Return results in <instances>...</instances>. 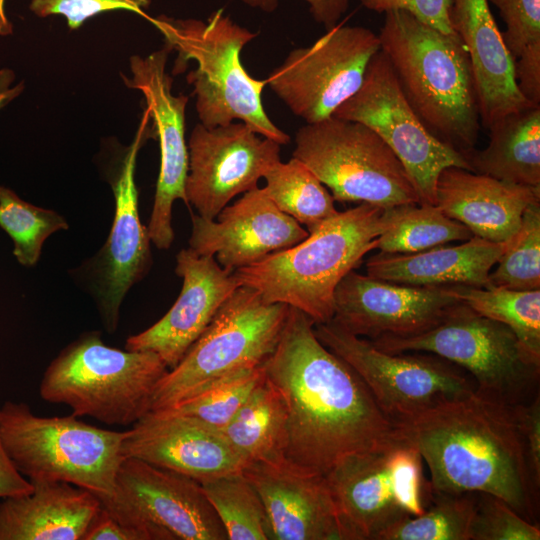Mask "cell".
I'll list each match as a JSON object with an SVG mask.
<instances>
[{"mask_svg": "<svg viewBox=\"0 0 540 540\" xmlns=\"http://www.w3.org/2000/svg\"><path fill=\"white\" fill-rule=\"evenodd\" d=\"M280 146L241 121L213 128L196 124L187 144L188 204L202 218L214 220L232 198L258 187L281 161Z\"/></svg>", "mask_w": 540, "mask_h": 540, "instance_id": "2e32d148", "label": "cell"}, {"mask_svg": "<svg viewBox=\"0 0 540 540\" xmlns=\"http://www.w3.org/2000/svg\"><path fill=\"white\" fill-rule=\"evenodd\" d=\"M461 302L450 286L415 287L352 270L334 291L330 321L370 340L412 336L434 327Z\"/></svg>", "mask_w": 540, "mask_h": 540, "instance_id": "ac0fdd59", "label": "cell"}, {"mask_svg": "<svg viewBox=\"0 0 540 540\" xmlns=\"http://www.w3.org/2000/svg\"><path fill=\"white\" fill-rule=\"evenodd\" d=\"M513 416L521 437L530 484L535 496L540 489V397L512 405Z\"/></svg>", "mask_w": 540, "mask_h": 540, "instance_id": "60d3db41", "label": "cell"}, {"mask_svg": "<svg viewBox=\"0 0 540 540\" xmlns=\"http://www.w3.org/2000/svg\"><path fill=\"white\" fill-rule=\"evenodd\" d=\"M289 306L241 285L220 306L183 358L157 383L152 412L165 411L213 382L263 365L275 349Z\"/></svg>", "mask_w": 540, "mask_h": 540, "instance_id": "ba28073f", "label": "cell"}, {"mask_svg": "<svg viewBox=\"0 0 540 540\" xmlns=\"http://www.w3.org/2000/svg\"><path fill=\"white\" fill-rule=\"evenodd\" d=\"M377 13L403 10L445 34H455L449 19L451 0H360Z\"/></svg>", "mask_w": 540, "mask_h": 540, "instance_id": "b9f144b4", "label": "cell"}, {"mask_svg": "<svg viewBox=\"0 0 540 540\" xmlns=\"http://www.w3.org/2000/svg\"><path fill=\"white\" fill-rule=\"evenodd\" d=\"M191 218L189 248L198 255L216 257L220 266L231 272L290 248L309 235L259 187L224 207L217 220L198 214H192Z\"/></svg>", "mask_w": 540, "mask_h": 540, "instance_id": "d6986e66", "label": "cell"}, {"mask_svg": "<svg viewBox=\"0 0 540 540\" xmlns=\"http://www.w3.org/2000/svg\"><path fill=\"white\" fill-rule=\"evenodd\" d=\"M166 45L147 56L130 57V77L122 75L126 87L139 91L146 102L153 131L159 141L160 170L153 209L147 228L150 241L168 249L174 240L172 207L177 199L189 206L185 194L188 147L185 139V111L188 97L172 93L173 78L166 71Z\"/></svg>", "mask_w": 540, "mask_h": 540, "instance_id": "e0dca14e", "label": "cell"}, {"mask_svg": "<svg viewBox=\"0 0 540 540\" xmlns=\"http://www.w3.org/2000/svg\"><path fill=\"white\" fill-rule=\"evenodd\" d=\"M168 370L156 353L107 346L93 331L51 361L39 393L46 402L69 406L77 417L133 425L150 412L154 389Z\"/></svg>", "mask_w": 540, "mask_h": 540, "instance_id": "8992f818", "label": "cell"}, {"mask_svg": "<svg viewBox=\"0 0 540 540\" xmlns=\"http://www.w3.org/2000/svg\"><path fill=\"white\" fill-rule=\"evenodd\" d=\"M401 90L427 129L463 156L475 148L481 122L465 45L409 12L388 11L380 34Z\"/></svg>", "mask_w": 540, "mask_h": 540, "instance_id": "3957f363", "label": "cell"}, {"mask_svg": "<svg viewBox=\"0 0 540 540\" xmlns=\"http://www.w3.org/2000/svg\"><path fill=\"white\" fill-rule=\"evenodd\" d=\"M470 540H539V526L517 513L502 499L477 493Z\"/></svg>", "mask_w": 540, "mask_h": 540, "instance_id": "74e56055", "label": "cell"}, {"mask_svg": "<svg viewBox=\"0 0 540 540\" xmlns=\"http://www.w3.org/2000/svg\"><path fill=\"white\" fill-rule=\"evenodd\" d=\"M98 499L116 520L153 540H228L199 482L136 458L122 460L113 494Z\"/></svg>", "mask_w": 540, "mask_h": 540, "instance_id": "9a60e30c", "label": "cell"}, {"mask_svg": "<svg viewBox=\"0 0 540 540\" xmlns=\"http://www.w3.org/2000/svg\"><path fill=\"white\" fill-rule=\"evenodd\" d=\"M400 427L425 460L433 493L490 494L529 521L535 514L537 497L512 405L475 390Z\"/></svg>", "mask_w": 540, "mask_h": 540, "instance_id": "7a4b0ae2", "label": "cell"}, {"mask_svg": "<svg viewBox=\"0 0 540 540\" xmlns=\"http://www.w3.org/2000/svg\"><path fill=\"white\" fill-rule=\"evenodd\" d=\"M486 148L464 155L471 171L509 183L540 187V105L508 113L489 128Z\"/></svg>", "mask_w": 540, "mask_h": 540, "instance_id": "83f0119b", "label": "cell"}, {"mask_svg": "<svg viewBox=\"0 0 540 540\" xmlns=\"http://www.w3.org/2000/svg\"><path fill=\"white\" fill-rule=\"evenodd\" d=\"M200 485L228 540H271L263 503L242 472L219 476Z\"/></svg>", "mask_w": 540, "mask_h": 540, "instance_id": "d6a6232c", "label": "cell"}, {"mask_svg": "<svg viewBox=\"0 0 540 540\" xmlns=\"http://www.w3.org/2000/svg\"><path fill=\"white\" fill-rule=\"evenodd\" d=\"M449 19L470 58L481 125L488 129L504 115L532 106L517 88L514 61L488 0H451Z\"/></svg>", "mask_w": 540, "mask_h": 540, "instance_id": "d4e9b609", "label": "cell"}, {"mask_svg": "<svg viewBox=\"0 0 540 540\" xmlns=\"http://www.w3.org/2000/svg\"><path fill=\"white\" fill-rule=\"evenodd\" d=\"M151 0H31L29 8L37 17L62 15L70 30L79 29L90 18L105 12L125 10L148 17Z\"/></svg>", "mask_w": 540, "mask_h": 540, "instance_id": "f35d334b", "label": "cell"}, {"mask_svg": "<svg viewBox=\"0 0 540 540\" xmlns=\"http://www.w3.org/2000/svg\"><path fill=\"white\" fill-rule=\"evenodd\" d=\"M147 19L162 34L165 45L177 52L175 74L183 72L188 61L197 63L187 81L193 85L202 125L213 128L238 120L280 145L290 142V136L264 109L266 79L253 78L241 63V51L256 33L235 23L222 10L213 12L206 21L166 15Z\"/></svg>", "mask_w": 540, "mask_h": 540, "instance_id": "5b68a950", "label": "cell"}, {"mask_svg": "<svg viewBox=\"0 0 540 540\" xmlns=\"http://www.w3.org/2000/svg\"><path fill=\"white\" fill-rule=\"evenodd\" d=\"M0 432L8 456L29 481H62L98 498L113 494L126 431L98 428L73 414L42 417L25 403L6 401Z\"/></svg>", "mask_w": 540, "mask_h": 540, "instance_id": "52a82bcc", "label": "cell"}, {"mask_svg": "<svg viewBox=\"0 0 540 540\" xmlns=\"http://www.w3.org/2000/svg\"><path fill=\"white\" fill-rule=\"evenodd\" d=\"M450 287L471 309L509 327L527 354L540 364V289Z\"/></svg>", "mask_w": 540, "mask_h": 540, "instance_id": "4dcf8cb0", "label": "cell"}, {"mask_svg": "<svg viewBox=\"0 0 540 540\" xmlns=\"http://www.w3.org/2000/svg\"><path fill=\"white\" fill-rule=\"evenodd\" d=\"M422 456L406 437L349 455L326 475L342 540H376L394 523L421 515L433 501Z\"/></svg>", "mask_w": 540, "mask_h": 540, "instance_id": "9c48e42d", "label": "cell"}, {"mask_svg": "<svg viewBox=\"0 0 540 540\" xmlns=\"http://www.w3.org/2000/svg\"><path fill=\"white\" fill-rule=\"evenodd\" d=\"M242 474L263 503L271 540H342L325 476L286 460L250 462Z\"/></svg>", "mask_w": 540, "mask_h": 540, "instance_id": "603a6c76", "label": "cell"}, {"mask_svg": "<svg viewBox=\"0 0 540 540\" xmlns=\"http://www.w3.org/2000/svg\"><path fill=\"white\" fill-rule=\"evenodd\" d=\"M473 236L465 225L446 216L436 205L403 204L397 206L393 225L377 238L375 249L385 254H409Z\"/></svg>", "mask_w": 540, "mask_h": 540, "instance_id": "1f68e13d", "label": "cell"}, {"mask_svg": "<svg viewBox=\"0 0 540 540\" xmlns=\"http://www.w3.org/2000/svg\"><path fill=\"white\" fill-rule=\"evenodd\" d=\"M333 116L375 131L404 166L420 204L436 205V183L447 167L471 171L464 156L436 138L406 100L385 54L371 59L358 91Z\"/></svg>", "mask_w": 540, "mask_h": 540, "instance_id": "4fadbf2b", "label": "cell"}, {"mask_svg": "<svg viewBox=\"0 0 540 540\" xmlns=\"http://www.w3.org/2000/svg\"><path fill=\"white\" fill-rule=\"evenodd\" d=\"M327 186L334 200L391 208L420 203L404 166L368 126L330 116L305 124L292 153Z\"/></svg>", "mask_w": 540, "mask_h": 540, "instance_id": "8fae6325", "label": "cell"}, {"mask_svg": "<svg viewBox=\"0 0 540 540\" xmlns=\"http://www.w3.org/2000/svg\"><path fill=\"white\" fill-rule=\"evenodd\" d=\"M476 493L436 494L418 516H408L383 530L376 540H470Z\"/></svg>", "mask_w": 540, "mask_h": 540, "instance_id": "836d02e7", "label": "cell"}, {"mask_svg": "<svg viewBox=\"0 0 540 540\" xmlns=\"http://www.w3.org/2000/svg\"><path fill=\"white\" fill-rule=\"evenodd\" d=\"M370 341L389 353L435 354L469 373L476 391L510 405L530 400L539 379L540 364L527 354L514 332L463 302L420 334L384 335Z\"/></svg>", "mask_w": 540, "mask_h": 540, "instance_id": "30bf717a", "label": "cell"}, {"mask_svg": "<svg viewBox=\"0 0 540 540\" xmlns=\"http://www.w3.org/2000/svg\"><path fill=\"white\" fill-rule=\"evenodd\" d=\"M514 77L525 100L540 105V44L528 47L514 60Z\"/></svg>", "mask_w": 540, "mask_h": 540, "instance_id": "7bdbcfd3", "label": "cell"}, {"mask_svg": "<svg viewBox=\"0 0 540 540\" xmlns=\"http://www.w3.org/2000/svg\"><path fill=\"white\" fill-rule=\"evenodd\" d=\"M396 215L397 206L360 203L338 212L298 244L237 269L234 275L267 302L296 308L314 324L327 323L333 317L337 285L376 248L377 238Z\"/></svg>", "mask_w": 540, "mask_h": 540, "instance_id": "277c9868", "label": "cell"}, {"mask_svg": "<svg viewBox=\"0 0 540 540\" xmlns=\"http://www.w3.org/2000/svg\"><path fill=\"white\" fill-rule=\"evenodd\" d=\"M287 410L284 458L325 476L343 458L403 439L358 373L316 336L314 322L290 307L278 343L263 363Z\"/></svg>", "mask_w": 540, "mask_h": 540, "instance_id": "6da1fadb", "label": "cell"}, {"mask_svg": "<svg viewBox=\"0 0 540 540\" xmlns=\"http://www.w3.org/2000/svg\"><path fill=\"white\" fill-rule=\"evenodd\" d=\"M286 424L287 410L282 394L264 375L221 431L246 464L278 462L285 460Z\"/></svg>", "mask_w": 540, "mask_h": 540, "instance_id": "f1b7e54d", "label": "cell"}, {"mask_svg": "<svg viewBox=\"0 0 540 540\" xmlns=\"http://www.w3.org/2000/svg\"><path fill=\"white\" fill-rule=\"evenodd\" d=\"M489 286L513 290L540 289V202L529 205L517 232L505 241Z\"/></svg>", "mask_w": 540, "mask_h": 540, "instance_id": "d590c367", "label": "cell"}, {"mask_svg": "<svg viewBox=\"0 0 540 540\" xmlns=\"http://www.w3.org/2000/svg\"><path fill=\"white\" fill-rule=\"evenodd\" d=\"M314 332L358 373L383 413L399 426L476 390L466 371L435 354L382 351L332 321L314 324Z\"/></svg>", "mask_w": 540, "mask_h": 540, "instance_id": "7c38bea8", "label": "cell"}, {"mask_svg": "<svg viewBox=\"0 0 540 540\" xmlns=\"http://www.w3.org/2000/svg\"><path fill=\"white\" fill-rule=\"evenodd\" d=\"M0 227L13 240L17 261L30 267L38 262L46 239L69 225L57 212L30 204L0 186Z\"/></svg>", "mask_w": 540, "mask_h": 540, "instance_id": "e575fe53", "label": "cell"}, {"mask_svg": "<svg viewBox=\"0 0 540 540\" xmlns=\"http://www.w3.org/2000/svg\"><path fill=\"white\" fill-rule=\"evenodd\" d=\"M30 482V493L0 503V540H82L101 508L98 497L62 481Z\"/></svg>", "mask_w": 540, "mask_h": 540, "instance_id": "484cf974", "label": "cell"}, {"mask_svg": "<svg viewBox=\"0 0 540 540\" xmlns=\"http://www.w3.org/2000/svg\"><path fill=\"white\" fill-rule=\"evenodd\" d=\"M12 33V25L5 14V0H0V35Z\"/></svg>", "mask_w": 540, "mask_h": 540, "instance_id": "c3c4849f", "label": "cell"}, {"mask_svg": "<svg viewBox=\"0 0 540 540\" xmlns=\"http://www.w3.org/2000/svg\"><path fill=\"white\" fill-rule=\"evenodd\" d=\"M506 24L504 44L513 61L530 46L540 44V0H488Z\"/></svg>", "mask_w": 540, "mask_h": 540, "instance_id": "ab89813d", "label": "cell"}, {"mask_svg": "<svg viewBox=\"0 0 540 540\" xmlns=\"http://www.w3.org/2000/svg\"><path fill=\"white\" fill-rule=\"evenodd\" d=\"M32 490V483L17 470L8 456L0 432V498L21 496Z\"/></svg>", "mask_w": 540, "mask_h": 540, "instance_id": "bcb514c9", "label": "cell"}, {"mask_svg": "<svg viewBox=\"0 0 540 540\" xmlns=\"http://www.w3.org/2000/svg\"><path fill=\"white\" fill-rule=\"evenodd\" d=\"M263 365L225 376L182 401L169 412L193 417L222 430L264 378Z\"/></svg>", "mask_w": 540, "mask_h": 540, "instance_id": "8d00e7d4", "label": "cell"}, {"mask_svg": "<svg viewBox=\"0 0 540 540\" xmlns=\"http://www.w3.org/2000/svg\"><path fill=\"white\" fill-rule=\"evenodd\" d=\"M82 540H153L140 528L123 524L100 508L90 522Z\"/></svg>", "mask_w": 540, "mask_h": 540, "instance_id": "ee69618b", "label": "cell"}, {"mask_svg": "<svg viewBox=\"0 0 540 540\" xmlns=\"http://www.w3.org/2000/svg\"><path fill=\"white\" fill-rule=\"evenodd\" d=\"M505 242L476 236L459 245H440L409 254L378 253L366 262L367 275L415 287L470 286L486 288L488 276Z\"/></svg>", "mask_w": 540, "mask_h": 540, "instance_id": "4316f807", "label": "cell"}, {"mask_svg": "<svg viewBox=\"0 0 540 540\" xmlns=\"http://www.w3.org/2000/svg\"><path fill=\"white\" fill-rule=\"evenodd\" d=\"M14 79L15 75L11 69L3 68L0 70V110L19 96L24 90L23 82L14 87H10Z\"/></svg>", "mask_w": 540, "mask_h": 540, "instance_id": "7dc6e473", "label": "cell"}, {"mask_svg": "<svg viewBox=\"0 0 540 540\" xmlns=\"http://www.w3.org/2000/svg\"><path fill=\"white\" fill-rule=\"evenodd\" d=\"M176 274L182 278L180 295L155 324L130 336L125 349L151 351L168 369L174 368L212 318L240 285L234 272L223 269L214 256L198 255L190 248L176 257Z\"/></svg>", "mask_w": 540, "mask_h": 540, "instance_id": "7402d4cb", "label": "cell"}, {"mask_svg": "<svg viewBox=\"0 0 540 540\" xmlns=\"http://www.w3.org/2000/svg\"><path fill=\"white\" fill-rule=\"evenodd\" d=\"M124 458L132 457L201 483L240 473L246 461L223 432L193 417L148 412L126 431Z\"/></svg>", "mask_w": 540, "mask_h": 540, "instance_id": "ffe728a7", "label": "cell"}, {"mask_svg": "<svg viewBox=\"0 0 540 540\" xmlns=\"http://www.w3.org/2000/svg\"><path fill=\"white\" fill-rule=\"evenodd\" d=\"M268 197L283 213L306 227L308 233L338 214L334 198L300 160L279 161L263 177Z\"/></svg>", "mask_w": 540, "mask_h": 540, "instance_id": "f546056e", "label": "cell"}, {"mask_svg": "<svg viewBox=\"0 0 540 540\" xmlns=\"http://www.w3.org/2000/svg\"><path fill=\"white\" fill-rule=\"evenodd\" d=\"M246 5L272 12L279 0H241ZM309 5L310 13L316 22L327 30L334 28L346 12L350 0H304Z\"/></svg>", "mask_w": 540, "mask_h": 540, "instance_id": "f6af8a7d", "label": "cell"}, {"mask_svg": "<svg viewBox=\"0 0 540 540\" xmlns=\"http://www.w3.org/2000/svg\"><path fill=\"white\" fill-rule=\"evenodd\" d=\"M540 202V187L505 182L459 167H447L436 183V206L474 236L496 243L511 238L526 208Z\"/></svg>", "mask_w": 540, "mask_h": 540, "instance_id": "cb8c5ba5", "label": "cell"}, {"mask_svg": "<svg viewBox=\"0 0 540 540\" xmlns=\"http://www.w3.org/2000/svg\"><path fill=\"white\" fill-rule=\"evenodd\" d=\"M379 50V37L370 29L336 25L312 45L292 50L266 85L294 115L316 123L358 91Z\"/></svg>", "mask_w": 540, "mask_h": 540, "instance_id": "5bb4252c", "label": "cell"}, {"mask_svg": "<svg viewBox=\"0 0 540 540\" xmlns=\"http://www.w3.org/2000/svg\"><path fill=\"white\" fill-rule=\"evenodd\" d=\"M145 109L112 188L115 214L107 242L98 261V300L100 312L109 332L115 331L120 305L128 290L146 274L151 263L150 238L138 213V191L135 183L137 155L153 132Z\"/></svg>", "mask_w": 540, "mask_h": 540, "instance_id": "44dd1931", "label": "cell"}]
</instances>
